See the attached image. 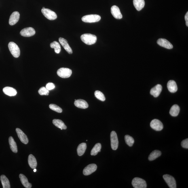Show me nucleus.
Segmentation results:
<instances>
[{"instance_id":"1","label":"nucleus","mask_w":188,"mask_h":188,"mask_svg":"<svg viewBox=\"0 0 188 188\" xmlns=\"http://www.w3.org/2000/svg\"><path fill=\"white\" fill-rule=\"evenodd\" d=\"M81 40L85 44L91 45L96 43L97 37L96 35L90 34H85L81 35Z\"/></svg>"},{"instance_id":"2","label":"nucleus","mask_w":188,"mask_h":188,"mask_svg":"<svg viewBox=\"0 0 188 188\" xmlns=\"http://www.w3.org/2000/svg\"><path fill=\"white\" fill-rule=\"evenodd\" d=\"M8 47L11 54L14 57L18 58L20 56V49L16 44L13 42H10L9 44Z\"/></svg>"},{"instance_id":"3","label":"nucleus","mask_w":188,"mask_h":188,"mask_svg":"<svg viewBox=\"0 0 188 188\" xmlns=\"http://www.w3.org/2000/svg\"><path fill=\"white\" fill-rule=\"evenodd\" d=\"M101 16L98 15L91 14L86 15L82 17L81 20L86 23H94L99 21Z\"/></svg>"},{"instance_id":"4","label":"nucleus","mask_w":188,"mask_h":188,"mask_svg":"<svg viewBox=\"0 0 188 188\" xmlns=\"http://www.w3.org/2000/svg\"><path fill=\"white\" fill-rule=\"evenodd\" d=\"M132 184L134 188H146L147 184L145 180L138 177L134 178L132 180Z\"/></svg>"},{"instance_id":"5","label":"nucleus","mask_w":188,"mask_h":188,"mask_svg":"<svg viewBox=\"0 0 188 188\" xmlns=\"http://www.w3.org/2000/svg\"><path fill=\"white\" fill-rule=\"evenodd\" d=\"M72 73L71 70L69 68H61L59 69L57 74L59 76L62 78H68L71 76Z\"/></svg>"},{"instance_id":"6","label":"nucleus","mask_w":188,"mask_h":188,"mask_svg":"<svg viewBox=\"0 0 188 188\" xmlns=\"http://www.w3.org/2000/svg\"><path fill=\"white\" fill-rule=\"evenodd\" d=\"M41 11L44 16L49 20H54L57 18L56 13L50 9H42Z\"/></svg>"},{"instance_id":"7","label":"nucleus","mask_w":188,"mask_h":188,"mask_svg":"<svg viewBox=\"0 0 188 188\" xmlns=\"http://www.w3.org/2000/svg\"><path fill=\"white\" fill-rule=\"evenodd\" d=\"M111 145L113 150H116L118 147L119 141L117 135L115 131H112L111 134Z\"/></svg>"},{"instance_id":"8","label":"nucleus","mask_w":188,"mask_h":188,"mask_svg":"<svg viewBox=\"0 0 188 188\" xmlns=\"http://www.w3.org/2000/svg\"><path fill=\"white\" fill-rule=\"evenodd\" d=\"M163 178L170 188L177 187L175 179L172 176L169 174H164L163 176Z\"/></svg>"},{"instance_id":"9","label":"nucleus","mask_w":188,"mask_h":188,"mask_svg":"<svg viewBox=\"0 0 188 188\" xmlns=\"http://www.w3.org/2000/svg\"><path fill=\"white\" fill-rule=\"evenodd\" d=\"M150 126L152 129L156 131L162 130L163 128L162 123L157 119L152 120L150 123Z\"/></svg>"},{"instance_id":"10","label":"nucleus","mask_w":188,"mask_h":188,"mask_svg":"<svg viewBox=\"0 0 188 188\" xmlns=\"http://www.w3.org/2000/svg\"><path fill=\"white\" fill-rule=\"evenodd\" d=\"M35 29L32 27H28L24 28L21 30L20 32L21 35L22 36L30 37L32 36L35 34Z\"/></svg>"},{"instance_id":"11","label":"nucleus","mask_w":188,"mask_h":188,"mask_svg":"<svg viewBox=\"0 0 188 188\" xmlns=\"http://www.w3.org/2000/svg\"><path fill=\"white\" fill-rule=\"evenodd\" d=\"M97 168V165L95 164H91L88 165L85 167L83 170V173L85 176L90 175L95 172Z\"/></svg>"},{"instance_id":"12","label":"nucleus","mask_w":188,"mask_h":188,"mask_svg":"<svg viewBox=\"0 0 188 188\" xmlns=\"http://www.w3.org/2000/svg\"><path fill=\"white\" fill-rule=\"evenodd\" d=\"M16 131L17 134L21 142L24 144H27L29 142V140L26 135L19 128H17Z\"/></svg>"},{"instance_id":"13","label":"nucleus","mask_w":188,"mask_h":188,"mask_svg":"<svg viewBox=\"0 0 188 188\" xmlns=\"http://www.w3.org/2000/svg\"><path fill=\"white\" fill-rule=\"evenodd\" d=\"M157 44L165 48L168 49H171L173 48V46L169 41L167 40L164 39H159L157 41Z\"/></svg>"},{"instance_id":"14","label":"nucleus","mask_w":188,"mask_h":188,"mask_svg":"<svg viewBox=\"0 0 188 188\" xmlns=\"http://www.w3.org/2000/svg\"><path fill=\"white\" fill-rule=\"evenodd\" d=\"M111 12L114 18L117 19H120L122 18V14L118 7L116 5H114L111 8Z\"/></svg>"},{"instance_id":"15","label":"nucleus","mask_w":188,"mask_h":188,"mask_svg":"<svg viewBox=\"0 0 188 188\" xmlns=\"http://www.w3.org/2000/svg\"><path fill=\"white\" fill-rule=\"evenodd\" d=\"M20 13L18 12H13L9 19V24L11 26L14 25L18 21L20 18Z\"/></svg>"},{"instance_id":"16","label":"nucleus","mask_w":188,"mask_h":188,"mask_svg":"<svg viewBox=\"0 0 188 188\" xmlns=\"http://www.w3.org/2000/svg\"><path fill=\"white\" fill-rule=\"evenodd\" d=\"M59 41L62 46L66 51L69 54H73V51L72 50L71 47L70 46L68 41L62 37L59 38Z\"/></svg>"},{"instance_id":"17","label":"nucleus","mask_w":188,"mask_h":188,"mask_svg":"<svg viewBox=\"0 0 188 188\" xmlns=\"http://www.w3.org/2000/svg\"><path fill=\"white\" fill-rule=\"evenodd\" d=\"M162 86L160 84H157L152 88L150 91V94L154 97H157L161 94L162 91Z\"/></svg>"},{"instance_id":"18","label":"nucleus","mask_w":188,"mask_h":188,"mask_svg":"<svg viewBox=\"0 0 188 188\" xmlns=\"http://www.w3.org/2000/svg\"><path fill=\"white\" fill-rule=\"evenodd\" d=\"M74 104L76 107L79 109H86L89 107L88 104L86 101L81 99L75 101Z\"/></svg>"},{"instance_id":"19","label":"nucleus","mask_w":188,"mask_h":188,"mask_svg":"<svg viewBox=\"0 0 188 188\" xmlns=\"http://www.w3.org/2000/svg\"><path fill=\"white\" fill-rule=\"evenodd\" d=\"M167 88L169 91L171 93H175L177 91V85L175 81L173 80H170L167 83Z\"/></svg>"},{"instance_id":"20","label":"nucleus","mask_w":188,"mask_h":188,"mask_svg":"<svg viewBox=\"0 0 188 188\" xmlns=\"http://www.w3.org/2000/svg\"><path fill=\"white\" fill-rule=\"evenodd\" d=\"M3 91L5 94L9 96H14L17 94L16 89L10 87H6L3 89Z\"/></svg>"},{"instance_id":"21","label":"nucleus","mask_w":188,"mask_h":188,"mask_svg":"<svg viewBox=\"0 0 188 188\" xmlns=\"http://www.w3.org/2000/svg\"><path fill=\"white\" fill-rule=\"evenodd\" d=\"M133 4L137 10L140 11L144 8L145 2L144 0H133Z\"/></svg>"},{"instance_id":"22","label":"nucleus","mask_w":188,"mask_h":188,"mask_svg":"<svg viewBox=\"0 0 188 188\" xmlns=\"http://www.w3.org/2000/svg\"><path fill=\"white\" fill-rule=\"evenodd\" d=\"M28 162L29 166L32 169L36 168L37 166V162L35 157L33 155L30 154L28 157Z\"/></svg>"},{"instance_id":"23","label":"nucleus","mask_w":188,"mask_h":188,"mask_svg":"<svg viewBox=\"0 0 188 188\" xmlns=\"http://www.w3.org/2000/svg\"><path fill=\"white\" fill-rule=\"evenodd\" d=\"M19 178L21 182L24 187L26 188H31L32 187V184L28 182L27 178L24 174H20Z\"/></svg>"},{"instance_id":"24","label":"nucleus","mask_w":188,"mask_h":188,"mask_svg":"<svg viewBox=\"0 0 188 188\" xmlns=\"http://www.w3.org/2000/svg\"><path fill=\"white\" fill-rule=\"evenodd\" d=\"M53 123L56 127L61 129V130H65L67 127L64 123L61 120L59 119H54L53 120Z\"/></svg>"},{"instance_id":"25","label":"nucleus","mask_w":188,"mask_h":188,"mask_svg":"<svg viewBox=\"0 0 188 188\" xmlns=\"http://www.w3.org/2000/svg\"><path fill=\"white\" fill-rule=\"evenodd\" d=\"M180 107L177 104L173 105L170 109L169 113L171 115L174 117L177 116L180 112Z\"/></svg>"},{"instance_id":"26","label":"nucleus","mask_w":188,"mask_h":188,"mask_svg":"<svg viewBox=\"0 0 188 188\" xmlns=\"http://www.w3.org/2000/svg\"><path fill=\"white\" fill-rule=\"evenodd\" d=\"M9 143L11 150L14 153L18 152V147L16 142L12 137H10L9 138Z\"/></svg>"},{"instance_id":"27","label":"nucleus","mask_w":188,"mask_h":188,"mask_svg":"<svg viewBox=\"0 0 188 188\" xmlns=\"http://www.w3.org/2000/svg\"><path fill=\"white\" fill-rule=\"evenodd\" d=\"M86 149V144L85 143H82L80 144L77 148L78 155L79 156H81L84 154Z\"/></svg>"},{"instance_id":"28","label":"nucleus","mask_w":188,"mask_h":188,"mask_svg":"<svg viewBox=\"0 0 188 188\" xmlns=\"http://www.w3.org/2000/svg\"><path fill=\"white\" fill-rule=\"evenodd\" d=\"M161 154L162 153H161L160 151L155 150L152 152L150 154L148 159H149V160L150 161L154 160L160 157L161 155Z\"/></svg>"},{"instance_id":"29","label":"nucleus","mask_w":188,"mask_h":188,"mask_svg":"<svg viewBox=\"0 0 188 188\" xmlns=\"http://www.w3.org/2000/svg\"><path fill=\"white\" fill-rule=\"evenodd\" d=\"M1 180L3 188H11L9 180L5 175H2L1 176Z\"/></svg>"},{"instance_id":"30","label":"nucleus","mask_w":188,"mask_h":188,"mask_svg":"<svg viewBox=\"0 0 188 188\" xmlns=\"http://www.w3.org/2000/svg\"><path fill=\"white\" fill-rule=\"evenodd\" d=\"M51 48L54 49L55 52L56 54H59L61 51V47L59 43L56 41H54L50 44Z\"/></svg>"},{"instance_id":"31","label":"nucleus","mask_w":188,"mask_h":188,"mask_svg":"<svg viewBox=\"0 0 188 188\" xmlns=\"http://www.w3.org/2000/svg\"><path fill=\"white\" fill-rule=\"evenodd\" d=\"M101 148L102 145L100 143H98L96 144L91 151V155L92 156L97 155L98 152H101Z\"/></svg>"},{"instance_id":"32","label":"nucleus","mask_w":188,"mask_h":188,"mask_svg":"<svg viewBox=\"0 0 188 188\" xmlns=\"http://www.w3.org/2000/svg\"><path fill=\"white\" fill-rule=\"evenodd\" d=\"M125 140L126 144L130 147H132L134 143V139L128 135L125 136Z\"/></svg>"},{"instance_id":"33","label":"nucleus","mask_w":188,"mask_h":188,"mask_svg":"<svg viewBox=\"0 0 188 188\" xmlns=\"http://www.w3.org/2000/svg\"><path fill=\"white\" fill-rule=\"evenodd\" d=\"M95 96L98 99L104 102L106 100V98L104 95L99 91H96L94 93Z\"/></svg>"},{"instance_id":"34","label":"nucleus","mask_w":188,"mask_h":188,"mask_svg":"<svg viewBox=\"0 0 188 188\" xmlns=\"http://www.w3.org/2000/svg\"><path fill=\"white\" fill-rule=\"evenodd\" d=\"M49 107L51 109L59 113L62 112V110L60 107H59L56 104H51L49 105Z\"/></svg>"},{"instance_id":"35","label":"nucleus","mask_w":188,"mask_h":188,"mask_svg":"<svg viewBox=\"0 0 188 188\" xmlns=\"http://www.w3.org/2000/svg\"><path fill=\"white\" fill-rule=\"evenodd\" d=\"M38 92L39 94L41 96H48L49 94V90L45 87H42L39 89Z\"/></svg>"},{"instance_id":"36","label":"nucleus","mask_w":188,"mask_h":188,"mask_svg":"<svg viewBox=\"0 0 188 188\" xmlns=\"http://www.w3.org/2000/svg\"><path fill=\"white\" fill-rule=\"evenodd\" d=\"M181 146L182 147L185 149H188V139L183 140L181 142Z\"/></svg>"},{"instance_id":"37","label":"nucleus","mask_w":188,"mask_h":188,"mask_svg":"<svg viewBox=\"0 0 188 188\" xmlns=\"http://www.w3.org/2000/svg\"><path fill=\"white\" fill-rule=\"evenodd\" d=\"M55 88L54 84L52 83H49L46 85V88L49 91L53 90Z\"/></svg>"},{"instance_id":"38","label":"nucleus","mask_w":188,"mask_h":188,"mask_svg":"<svg viewBox=\"0 0 188 188\" xmlns=\"http://www.w3.org/2000/svg\"><path fill=\"white\" fill-rule=\"evenodd\" d=\"M185 20L186 21V25L188 26V12H187L185 16Z\"/></svg>"},{"instance_id":"39","label":"nucleus","mask_w":188,"mask_h":188,"mask_svg":"<svg viewBox=\"0 0 188 188\" xmlns=\"http://www.w3.org/2000/svg\"><path fill=\"white\" fill-rule=\"evenodd\" d=\"M36 168L34 169V172H36Z\"/></svg>"},{"instance_id":"40","label":"nucleus","mask_w":188,"mask_h":188,"mask_svg":"<svg viewBox=\"0 0 188 188\" xmlns=\"http://www.w3.org/2000/svg\"><path fill=\"white\" fill-rule=\"evenodd\" d=\"M45 7H43V9H45Z\"/></svg>"}]
</instances>
